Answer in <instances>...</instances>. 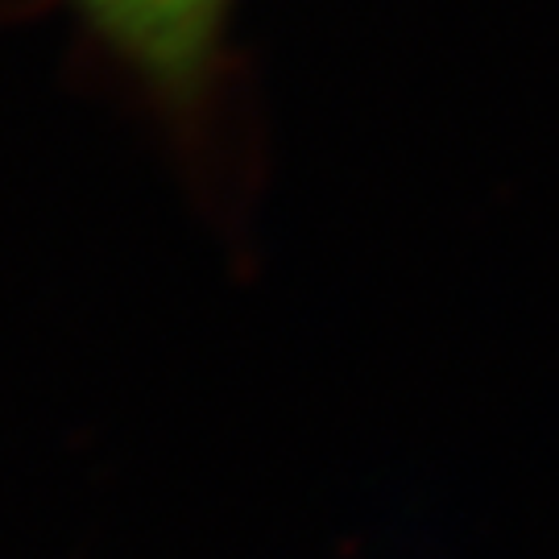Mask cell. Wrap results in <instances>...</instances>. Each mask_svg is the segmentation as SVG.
Segmentation results:
<instances>
[{"mask_svg":"<svg viewBox=\"0 0 559 559\" xmlns=\"http://www.w3.org/2000/svg\"><path fill=\"white\" fill-rule=\"evenodd\" d=\"M71 9L145 104L200 138L228 80L237 0H71Z\"/></svg>","mask_w":559,"mask_h":559,"instance_id":"1","label":"cell"}]
</instances>
